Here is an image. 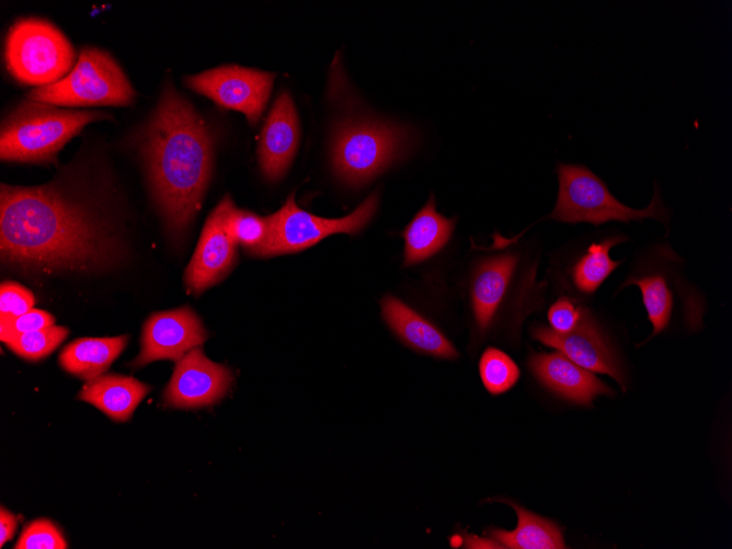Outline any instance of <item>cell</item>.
<instances>
[{"label":"cell","mask_w":732,"mask_h":549,"mask_svg":"<svg viewBox=\"0 0 732 549\" xmlns=\"http://www.w3.org/2000/svg\"><path fill=\"white\" fill-rule=\"evenodd\" d=\"M1 261L22 270L93 271L123 254L113 228L56 183L0 188Z\"/></svg>","instance_id":"6da1fadb"},{"label":"cell","mask_w":732,"mask_h":549,"mask_svg":"<svg viewBox=\"0 0 732 549\" xmlns=\"http://www.w3.org/2000/svg\"><path fill=\"white\" fill-rule=\"evenodd\" d=\"M205 121L168 83L142 128L140 150L150 190L168 231L180 238L201 208L213 167Z\"/></svg>","instance_id":"7a4b0ae2"},{"label":"cell","mask_w":732,"mask_h":549,"mask_svg":"<svg viewBox=\"0 0 732 549\" xmlns=\"http://www.w3.org/2000/svg\"><path fill=\"white\" fill-rule=\"evenodd\" d=\"M111 118L103 111L60 108L31 99L19 102L2 119L0 158L4 161L56 163L57 153L87 124Z\"/></svg>","instance_id":"3957f363"},{"label":"cell","mask_w":732,"mask_h":549,"mask_svg":"<svg viewBox=\"0 0 732 549\" xmlns=\"http://www.w3.org/2000/svg\"><path fill=\"white\" fill-rule=\"evenodd\" d=\"M559 191L557 203L547 218L561 222H588L594 226L609 221H641L656 219L668 230V213L655 186L650 204L643 209L619 202L604 181L580 164H558Z\"/></svg>","instance_id":"277c9868"},{"label":"cell","mask_w":732,"mask_h":549,"mask_svg":"<svg viewBox=\"0 0 732 549\" xmlns=\"http://www.w3.org/2000/svg\"><path fill=\"white\" fill-rule=\"evenodd\" d=\"M409 128L373 118L347 119L336 127L332 141V165L344 182H368L401 156Z\"/></svg>","instance_id":"5b68a950"},{"label":"cell","mask_w":732,"mask_h":549,"mask_svg":"<svg viewBox=\"0 0 732 549\" xmlns=\"http://www.w3.org/2000/svg\"><path fill=\"white\" fill-rule=\"evenodd\" d=\"M75 59L69 39L47 20L23 18L7 33L5 67L23 84L38 88L55 83L68 75Z\"/></svg>","instance_id":"8992f818"},{"label":"cell","mask_w":732,"mask_h":549,"mask_svg":"<svg viewBox=\"0 0 732 549\" xmlns=\"http://www.w3.org/2000/svg\"><path fill=\"white\" fill-rule=\"evenodd\" d=\"M134 95L130 82L108 53L83 47L68 75L34 88L26 99L64 106L128 105Z\"/></svg>","instance_id":"52a82bcc"},{"label":"cell","mask_w":732,"mask_h":549,"mask_svg":"<svg viewBox=\"0 0 732 549\" xmlns=\"http://www.w3.org/2000/svg\"><path fill=\"white\" fill-rule=\"evenodd\" d=\"M377 206L378 195L374 192L350 215L330 219L300 209L290 194L282 208L270 215L272 231L261 258L298 252L333 233H357L371 219Z\"/></svg>","instance_id":"ba28073f"},{"label":"cell","mask_w":732,"mask_h":549,"mask_svg":"<svg viewBox=\"0 0 732 549\" xmlns=\"http://www.w3.org/2000/svg\"><path fill=\"white\" fill-rule=\"evenodd\" d=\"M274 79L272 72L224 65L186 76L184 83L219 106L243 113L250 125H255L265 108Z\"/></svg>","instance_id":"9c48e42d"},{"label":"cell","mask_w":732,"mask_h":549,"mask_svg":"<svg viewBox=\"0 0 732 549\" xmlns=\"http://www.w3.org/2000/svg\"><path fill=\"white\" fill-rule=\"evenodd\" d=\"M233 206L231 197L225 195L205 221L195 252L184 273V283L193 294H201L219 283L236 262L237 243L226 227L228 214Z\"/></svg>","instance_id":"30bf717a"},{"label":"cell","mask_w":732,"mask_h":549,"mask_svg":"<svg viewBox=\"0 0 732 549\" xmlns=\"http://www.w3.org/2000/svg\"><path fill=\"white\" fill-rule=\"evenodd\" d=\"M232 380L228 367L208 359L195 347L176 362L163 398L174 408L211 405L226 396Z\"/></svg>","instance_id":"8fae6325"},{"label":"cell","mask_w":732,"mask_h":549,"mask_svg":"<svg viewBox=\"0 0 732 549\" xmlns=\"http://www.w3.org/2000/svg\"><path fill=\"white\" fill-rule=\"evenodd\" d=\"M206 339L202 321L188 307L152 313L144 324L141 350L133 364L144 366L158 359L178 362Z\"/></svg>","instance_id":"7c38bea8"},{"label":"cell","mask_w":732,"mask_h":549,"mask_svg":"<svg viewBox=\"0 0 732 549\" xmlns=\"http://www.w3.org/2000/svg\"><path fill=\"white\" fill-rule=\"evenodd\" d=\"M531 336L542 344L556 348L579 366L613 377L624 389L626 380L619 359L586 310L579 324L568 333H558L539 325Z\"/></svg>","instance_id":"4fadbf2b"},{"label":"cell","mask_w":732,"mask_h":549,"mask_svg":"<svg viewBox=\"0 0 732 549\" xmlns=\"http://www.w3.org/2000/svg\"><path fill=\"white\" fill-rule=\"evenodd\" d=\"M299 140V124L290 94L282 92L274 102L263 125L259 141L262 173L271 181L288 169Z\"/></svg>","instance_id":"5bb4252c"},{"label":"cell","mask_w":732,"mask_h":549,"mask_svg":"<svg viewBox=\"0 0 732 549\" xmlns=\"http://www.w3.org/2000/svg\"><path fill=\"white\" fill-rule=\"evenodd\" d=\"M529 367L546 388L577 404L592 405L597 396L611 393V389L592 371L558 351L531 355Z\"/></svg>","instance_id":"9a60e30c"},{"label":"cell","mask_w":732,"mask_h":549,"mask_svg":"<svg viewBox=\"0 0 732 549\" xmlns=\"http://www.w3.org/2000/svg\"><path fill=\"white\" fill-rule=\"evenodd\" d=\"M668 247L662 245L653 252V261L645 263V268L638 270L627 277L624 286L637 285L642 294V300L652 323L651 338L664 331L672 319L675 298L682 297V277L672 274L664 267L665 254Z\"/></svg>","instance_id":"2e32d148"},{"label":"cell","mask_w":732,"mask_h":549,"mask_svg":"<svg viewBox=\"0 0 732 549\" xmlns=\"http://www.w3.org/2000/svg\"><path fill=\"white\" fill-rule=\"evenodd\" d=\"M518 261L517 254L506 252L487 258L479 264L471 286V304L480 333L490 328L506 299Z\"/></svg>","instance_id":"e0dca14e"},{"label":"cell","mask_w":732,"mask_h":549,"mask_svg":"<svg viewBox=\"0 0 732 549\" xmlns=\"http://www.w3.org/2000/svg\"><path fill=\"white\" fill-rule=\"evenodd\" d=\"M381 312L391 330L412 348L439 358L454 359L458 352L428 320L392 296L381 300Z\"/></svg>","instance_id":"ac0fdd59"},{"label":"cell","mask_w":732,"mask_h":549,"mask_svg":"<svg viewBox=\"0 0 732 549\" xmlns=\"http://www.w3.org/2000/svg\"><path fill=\"white\" fill-rule=\"evenodd\" d=\"M150 387L133 377L103 374L89 380L78 398L93 404L108 418L117 422L130 419Z\"/></svg>","instance_id":"d6986e66"},{"label":"cell","mask_w":732,"mask_h":549,"mask_svg":"<svg viewBox=\"0 0 732 549\" xmlns=\"http://www.w3.org/2000/svg\"><path fill=\"white\" fill-rule=\"evenodd\" d=\"M431 194L427 203L402 232L404 238V266L420 263L437 253L450 239L455 220L441 215Z\"/></svg>","instance_id":"ffe728a7"},{"label":"cell","mask_w":732,"mask_h":549,"mask_svg":"<svg viewBox=\"0 0 732 549\" xmlns=\"http://www.w3.org/2000/svg\"><path fill=\"white\" fill-rule=\"evenodd\" d=\"M127 342L128 335L76 339L64 347L58 361L66 371L89 381L110 368Z\"/></svg>","instance_id":"44dd1931"},{"label":"cell","mask_w":732,"mask_h":549,"mask_svg":"<svg viewBox=\"0 0 732 549\" xmlns=\"http://www.w3.org/2000/svg\"><path fill=\"white\" fill-rule=\"evenodd\" d=\"M517 515L513 530L492 528L488 535L503 548L508 549H564L567 548L560 527L517 503L506 501Z\"/></svg>","instance_id":"7402d4cb"},{"label":"cell","mask_w":732,"mask_h":549,"mask_svg":"<svg viewBox=\"0 0 732 549\" xmlns=\"http://www.w3.org/2000/svg\"><path fill=\"white\" fill-rule=\"evenodd\" d=\"M626 240L625 236L609 235L592 241L586 247L585 252L571 270L572 282L579 291L587 295L595 293L610 273L621 264V261L611 260L609 251Z\"/></svg>","instance_id":"603a6c76"},{"label":"cell","mask_w":732,"mask_h":549,"mask_svg":"<svg viewBox=\"0 0 732 549\" xmlns=\"http://www.w3.org/2000/svg\"><path fill=\"white\" fill-rule=\"evenodd\" d=\"M226 227L237 244H241L251 255L261 258L272 231L270 216L262 217L233 206L228 214Z\"/></svg>","instance_id":"cb8c5ba5"},{"label":"cell","mask_w":732,"mask_h":549,"mask_svg":"<svg viewBox=\"0 0 732 549\" xmlns=\"http://www.w3.org/2000/svg\"><path fill=\"white\" fill-rule=\"evenodd\" d=\"M68 334L69 330L66 327L50 325L16 334L4 343L22 358L36 362L54 352Z\"/></svg>","instance_id":"d4e9b609"},{"label":"cell","mask_w":732,"mask_h":549,"mask_svg":"<svg viewBox=\"0 0 732 549\" xmlns=\"http://www.w3.org/2000/svg\"><path fill=\"white\" fill-rule=\"evenodd\" d=\"M479 371L485 389L492 394L506 392L519 378V369L515 362L495 347H488L482 353Z\"/></svg>","instance_id":"484cf974"},{"label":"cell","mask_w":732,"mask_h":549,"mask_svg":"<svg viewBox=\"0 0 732 549\" xmlns=\"http://www.w3.org/2000/svg\"><path fill=\"white\" fill-rule=\"evenodd\" d=\"M15 549H66L68 545L59 528L47 518L28 523L14 545Z\"/></svg>","instance_id":"4316f807"},{"label":"cell","mask_w":732,"mask_h":549,"mask_svg":"<svg viewBox=\"0 0 732 549\" xmlns=\"http://www.w3.org/2000/svg\"><path fill=\"white\" fill-rule=\"evenodd\" d=\"M55 318L41 309H31L18 317L0 316V339L7 342L16 334L54 325Z\"/></svg>","instance_id":"83f0119b"},{"label":"cell","mask_w":732,"mask_h":549,"mask_svg":"<svg viewBox=\"0 0 732 549\" xmlns=\"http://www.w3.org/2000/svg\"><path fill=\"white\" fill-rule=\"evenodd\" d=\"M31 290L14 282H3L0 287L1 316L18 317L33 309Z\"/></svg>","instance_id":"f1b7e54d"},{"label":"cell","mask_w":732,"mask_h":549,"mask_svg":"<svg viewBox=\"0 0 732 549\" xmlns=\"http://www.w3.org/2000/svg\"><path fill=\"white\" fill-rule=\"evenodd\" d=\"M586 310L571 298H559L548 311L550 327L558 333H568L579 324Z\"/></svg>","instance_id":"f546056e"},{"label":"cell","mask_w":732,"mask_h":549,"mask_svg":"<svg viewBox=\"0 0 732 549\" xmlns=\"http://www.w3.org/2000/svg\"><path fill=\"white\" fill-rule=\"evenodd\" d=\"M18 519L16 516L11 512L5 510L3 506L0 508V547L13 538L16 530Z\"/></svg>","instance_id":"4dcf8cb0"},{"label":"cell","mask_w":732,"mask_h":549,"mask_svg":"<svg viewBox=\"0 0 732 549\" xmlns=\"http://www.w3.org/2000/svg\"><path fill=\"white\" fill-rule=\"evenodd\" d=\"M466 548H503L497 541L492 539L491 537L485 539V538H478L476 536H470L466 538Z\"/></svg>","instance_id":"1f68e13d"}]
</instances>
